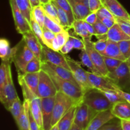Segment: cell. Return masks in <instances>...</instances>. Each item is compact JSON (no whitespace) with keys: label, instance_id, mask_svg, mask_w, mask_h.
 <instances>
[{"label":"cell","instance_id":"1","mask_svg":"<svg viewBox=\"0 0 130 130\" xmlns=\"http://www.w3.org/2000/svg\"><path fill=\"white\" fill-rule=\"evenodd\" d=\"M41 69L48 73L53 80L57 91L63 93L77 102H81L82 100L84 93L79 87L57 76L45 62H42Z\"/></svg>","mask_w":130,"mask_h":130},{"label":"cell","instance_id":"2","mask_svg":"<svg viewBox=\"0 0 130 130\" xmlns=\"http://www.w3.org/2000/svg\"><path fill=\"white\" fill-rule=\"evenodd\" d=\"M82 101L96 113L109 110L112 107L102 91L93 88L84 93Z\"/></svg>","mask_w":130,"mask_h":130},{"label":"cell","instance_id":"3","mask_svg":"<svg viewBox=\"0 0 130 130\" xmlns=\"http://www.w3.org/2000/svg\"><path fill=\"white\" fill-rule=\"evenodd\" d=\"M80 102H77L68 95L58 91L55 95L54 107L52 119V127L56 125L62 117L73 106Z\"/></svg>","mask_w":130,"mask_h":130},{"label":"cell","instance_id":"4","mask_svg":"<svg viewBox=\"0 0 130 130\" xmlns=\"http://www.w3.org/2000/svg\"><path fill=\"white\" fill-rule=\"evenodd\" d=\"M35 57L29 49L23 39L13 48L12 62L15 64L18 74L25 72L27 65Z\"/></svg>","mask_w":130,"mask_h":130},{"label":"cell","instance_id":"5","mask_svg":"<svg viewBox=\"0 0 130 130\" xmlns=\"http://www.w3.org/2000/svg\"><path fill=\"white\" fill-rule=\"evenodd\" d=\"M107 77L118 88L124 91H130V71L126 60L122 62L113 72L109 73Z\"/></svg>","mask_w":130,"mask_h":130},{"label":"cell","instance_id":"6","mask_svg":"<svg viewBox=\"0 0 130 130\" xmlns=\"http://www.w3.org/2000/svg\"><path fill=\"white\" fill-rule=\"evenodd\" d=\"M66 58L69 66L70 70L83 93H85L86 91L92 89L89 82L88 71H85L81 67L79 62H76L67 55H66Z\"/></svg>","mask_w":130,"mask_h":130},{"label":"cell","instance_id":"7","mask_svg":"<svg viewBox=\"0 0 130 130\" xmlns=\"http://www.w3.org/2000/svg\"><path fill=\"white\" fill-rule=\"evenodd\" d=\"M19 96L17 93L16 89L14 86L11 74V63L8 64V77L7 81L5 87L0 91V100L5 109L10 110L13 103L18 99Z\"/></svg>","mask_w":130,"mask_h":130},{"label":"cell","instance_id":"8","mask_svg":"<svg viewBox=\"0 0 130 130\" xmlns=\"http://www.w3.org/2000/svg\"><path fill=\"white\" fill-rule=\"evenodd\" d=\"M83 39L85 43V50L88 53L94 66L102 75L107 77L109 72L105 66L104 56L95 49L93 42L91 41V38H85Z\"/></svg>","mask_w":130,"mask_h":130},{"label":"cell","instance_id":"9","mask_svg":"<svg viewBox=\"0 0 130 130\" xmlns=\"http://www.w3.org/2000/svg\"><path fill=\"white\" fill-rule=\"evenodd\" d=\"M57 91V88L48 73L43 69L41 70L38 89V97L41 99L55 96Z\"/></svg>","mask_w":130,"mask_h":130},{"label":"cell","instance_id":"10","mask_svg":"<svg viewBox=\"0 0 130 130\" xmlns=\"http://www.w3.org/2000/svg\"><path fill=\"white\" fill-rule=\"evenodd\" d=\"M41 60L42 62H47L60 66L71 71L66 60V55L63 54L60 52H57L45 45L43 46L41 55Z\"/></svg>","mask_w":130,"mask_h":130},{"label":"cell","instance_id":"11","mask_svg":"<svg viewBox=\"0 0 130 130\" xmlns=\"http://www.w3.org/2000/svg\"><path fill=\"white\" fill-rule=\"evenodd\" d=\"M96 114L97 113L91 110L88 105L81 100L76 107L74 123L83 130H85Z\"/></svg>","mask_w":130,"mask_h":130},{"label":"cell","instance_id":"12","mask_svg":"<svg viewBox=\"0 0 130 130\" xmlns=\"http://www.w3.org/2000/svg\"><path fill=\"white\" fill-rule=\"evenodd\" d=\"M9 2L12 12L15 29L17 32L23 35L25 33L31 31L30 22L20 11L15 0H9Z\"/></svg>","mask_w":130,"mask_h":130},{"label":"cell","instance_id":"13","mask_svg":"<svg viewBox=\"0 0 130 130\" xmlns=\"http://www.w3.org/2000/svg\"><path fill=\"white\" fill-rule=\"evenodd\" d=\"M90 85L91 88L96 89L100 91L107 90H118V88L106 76L96 74L88 71Z\"/></svg>","mask_w":130,"mask_h":130},{"label":"cell","instance_id":"14","mask_svg":"<svg viewBox=\"0 0 130 130\" xmlns=\"http://www.w3.org/2000/svg\"><path fill=\"white\" fill-rule=\"evenodd\" d=\"M55 100V96L41 99L43 130H50L52 128L51 123H52Z\"/></svg>","mask_w":130,"mask_h":130},{"label":"cell","instance_id":"15","mask_svg":"<svg viewBox=\"0 0 130 130\" xmlns=\"http://www.w3.org/2000/svg\"><path fill=\"white\" fill-rule=\"evenodd\" d=\"M115 118L110 109L98 112L91 119L85 130H99L104 124Z\"/></svg>","mask_w":130,"mask_h":130},{"label":"cell","instance_id":"16","mask_svg":"<svg viewBox=\"0 0 130 130\" xmlns=\"http://www.w3.org/2000/svg\"><path fill=\"white\" fill-rule=\"evenodd\" d=\"M103 6L106 7L116 18L130 20V15L118 0H101Z\"/></svg>","mask_w":130,"mask_h":130},{"label":"cell","instance_id":"17","mask_svg":"<svg viewBox=\"0 0 130 130\" xmlns=\"http://www.w3.org/2000/svg\"><path fill=\"white\" fill-rule=\"evenodd\" d=\"M22 39H24L26 45L32 52L34 56L41 60L43 45L40 43L39 39L36 38V36L33 34L32 30L23 34Z\"/></svg>","mask_w":130,"mask_h":130},{"label":"cell","instance_id":"18","mask_svg":"<svg viewBox=\"0 0 130 130\" xmlns=\"http://www.w3.org/2000/svg\"><path fill=\"white\" fill-rule=\"evenodd\" d=\"M110 110L116 118L130 120V104L126 100L113 104Z\"/></svg>","mask_w":130,"mask_h":130},{"label":"cell","instance_id":"19","mask_svg":"<svg viewBox=\"0 0 130 130\" xmlns=\"http://www.w3.org/2000/svg\"><path fill=\"white\" fill-rule=\"evenodd\" d=\"M72 7L75 20H84L91 13L89 8L79 0H69Z\"/></svg>","mask_w":130,"mask_h":130},{"label":"cell","instance_id":"20","mask_svg":"<svg viewBox=\"0 0 130 130\" xmlns=\"http://www.w3.org/2000/svg\"><path fill=\"white\" fill-rule=\"evenodd\" d=\"M29 111H30V102L27 100H24L22 114L18 120L15 122L17 124L19 130H30Z\"/></svg>","mask_w":130,"mask_h":130},{"label":"cell","instance_id":"21","mask_svg":"<svg viewBox=\"0 0 130 130\" xmlns=\"http://www.w3.org/2000/svg\"><path fill=\"white\" fill-rule=\"evenodd\" d=\"M30 112L41 129L43 130L41 98L36 96L31 101H30Z\"/></svg>","mask_w":130,"mask_h":130},{"label":"cell","instance_id":"22","mask_svg":"<svg viewBox=\"0 0 130 130\" xmlns=\"http://www.w3.org/2000/svg\"><path fill=\"white\" fill-rule=\"evenodd\" d=\"M107 36L108 40L116 43L130 39V36L122 30L121 28L117 23H116L111 28L109 29Z\"/></svg>","mask_w":130,"mask_h":130},{"label":"cell","instance_id":"23","mask_svg":"<svg viewBox=\"0 0 130 130\" xmlns=\"http://www.w3.org/2000/svg\"><path fill=\"white\" fill-rule=\"evenodd\" d=\"M103 56L110 57V58H116L122 61H126V59L121 52L118 43L116 42L108 41L107 46L105 49V52L102 53Z\"/></svg>","mask_w":130,"mask_h":130},{"label":"cell","instance_id":"24","mask_svg":"<svg viewBox=\"0 0 130 130\" xmlns=\"http://www.w3.org/2000/svg\"><path fill=\"white\" fill-rule=\"evenodd\" d=\"M77 105L72 107L57 123L59 130H69L71 129L74 123L75 113Z\"/></svg>","mask_w":130,"mask_h":130},{"label":"cell","instance_id":"25","mask_svg":"<svg viewBox=\"0 0 130 130\" xmlns=\"http://www.w3.org/2000/svg\"><path fill=\"white\" fill-rule=\"evenodd\" d=\"M22 76L27 86L30 90L38 96V89L39 81V72H33V73L18 74Z\"/></svg>","mask_w":130,"mask_h":130},{"label":"cell","instance_id":"26","mask_svg":"<svg viewBox=\"0 0 130 130\" xmlns=\"http://www.w3.org/2000/svg\"><path fill=\"white\" fill-rule=\"evenodd\" d=\"M0 57L1 61L12 63L13 48L10 47V42L5 38L0 39Z\"/></svg>","mask_w":130,"mask_h":130},{"label":"cell","instance_id":"27","mask_svg":"<svg viewBox=\"0 0 130 130\" xmlns=\"http://www.w3.org/2000/svg\"><path fill=\"white\" fill-rule=\"evenodd\" d=\"M45 63H46L48 65V66L52 69V71H53L57 76H59L61 78L63 79L67 80V81L72 83H74V85H76V86L79 87L78 84H77V83L76 82V81L75 80L74 77L73 76V74H72V72H71V71L66 69L63 68V67H60V66H56V65L47 63V62H45Z\"/></svg>","mask_w":130,"mask_h":130},{"label":"cell","instance_id":"28","mask_svg":"<svg viewBox=\"0 0 130 130\" xmlns=\"http://www.w3.org/2000/svg\"><path fill=\"white\" fill-rule=\"evenodd\" d=\"M71 27L74 29L75 34L81 37L82 39L91 38L92 37V36L88 31L84 23V20H75L74 22L72 23Z\"/></svg>","mask_w":130,"mask_h":130},{"label":"cell","instance_id":"29","mask_svg":"<svg viewBox=\"0 0 130 130\" xmlns=\"http://www.w3.org/2000/svg\"><path fill=\"white\" fill-rule=\"evenodd\" d=\"M69 32L67 30H64V31L58 33V34H56V36L53 42V44H52V49L54 50L57 52H60L61 48L69 40Z\"/></svg>","mask_w":130,"mask_h":130},{"label":"cell","instance_id":"30","mask_svg":"<svg viewBox=\"0 0 130 130\" xmlns=\"http://www.w3.org/2000/svg\"><path fill=\"white\" fill-rule=\"evenodd\" d=\"M46 14L41 5L34 6L32 9L31 17L33 18L42 28H44Z\"/></svg>","mask_w":130,"mask_h":130},{"label":"cell","instance_id":"31","mask_svg":"<svg viewBox=\"0 0 130 130\" xmlns=\"http://www.w3.org/2000/svg\"><path fill=\"white\" fill-rule=\"evenodd\" d=\"M52 1L67 13L69 20V24L71 26L72 23L74 22L75 18L74 16L73 12H72V7H71L69 0H52Z\"/></svg>","mask_w":130,"mask_h":130},{"label":"cell","instance_id":"32","mask_svg":"<svg viewBox=\"0 0 130 130\" xmlns=\"http://www.w3.org/2000/svg\"><path fill=\"white\" fill-rule=\"evenodd\" d=\"M96 33V38L98 39H108L107 34L109 31V28L98 18V20L93 25Z\"/></svg>","mask_w":130,"mask_h":130},{"label":"cell","instance_id":"33","mask_svg":"<svg viewBox=\"0 0 130 130\" xmlns=\"http://www.w3.org/2000/svg\"><path fill=\"white\" fill-rule=\"evenodd\" d=\"M15 1L20 11L23 13L24 16L30 22L31 19L32 9L30 0H15Z\"/></svg>","mask_w":130,"mask_h":130},{"label":"cell","instance_id":"34","mask_svg":"<svg viewBox=\"0 0 130 130\" xmlns=\"http://www.w3.org/2000/svg\"><path fill=\"white\" fill-rule=\"evenodd\" d=\"M79 58L80 60H81V63L85 66H86V67H88L89 69L91 70V72H93V73L96 74L102 75L100 73V72L96 69L95 66H94L88 53H87V52L85 50H81V53L79 55Z\"/></svg>","mask_w":130,"mask_h":130},{"label":"cell","instance_id":"35","mask_svg":"<svg viewBox=\"0 0 130 130\" xmlns=\"http://www.w3.org/2000/svg\"><path fill=\"white\" fill-rule=\"evenodd\" d=\"M41 5L43 6V9H44L46 15L48 17L52 19V20H55L57 23L60 24L59 19H58V10H57V6L52 2V1L48 3Z\"/></svg>","mask_w":130,"mask_h":130},{"label":"cell","instance_id":"36","mask_svg":"<svg viewBox=\"0 0 130 130\" xmlns=\"http://www.w3.org/2000/svg\"><path fill=\"white\" fill-rule=\"evenodd\" d=\"M44 27L46 28L47 29L50 30V31L54 32L55 34H58V33L61 32L66 30L60 24L57 23L55 20H52L50 17H48L46 15L45 16V20H44Z\"/></svg>","mask_w":130,"mask_h":130},{"label":"cell","instance_id":"37","mask_svg":"<svg viewBox=\"0 0 130 130\" xmlns=\"http://www.w3.org/2000/svg\"><path fill=\"white\" fill-rule=\"evenodd\" d=\"M18 82L21 87L22 90L23 96H24V100H27L29 102L31 101L36 96H38L29 89V88L27 86L23 79L22 76L20 74H18Z\"/></svg>","mask_w":130,"mask_h":130},{"label":"cell","instance_id":"38","mask_svg":"<svg viewBox=\"0 0 130 130\" xmlns=\"http://www.w3.org/2000/svg\"><path fill=\"white\" fill-rule=\"evenodd\" d=\"M42 62L40 59L34 57L27 65L24 73L39 72L41 70Z\"/></svg>","mask_w":130,"mask_h":130},{"label":"cell","instance_id":"39","mask_svg":"<svg viewBox=\"0 0 130 130\" xmlns=\"http://www.w3.org/2000/svg\"><path fill=\"white\" fill-rule=\"evenodd\" d=\"M103 93L104 95L106 96L107 99L109 100L112 104H114L119 102L124 101V100L121 95L119 93L118 90H104V91H100Z\"/></svg>","mask_w":130,"mask_h":130},{"label":"cell","instance_id":"40","mask_svg":"<svg viewBox=\"0 0 130 130\" xmlns=\"http://www.w3.org/2000/svg\"><path fill=\"white\" fill-rule=\"evenodd\" d=\"M30 25L33 34L39 39L42 45L44 46V41H43V28H42L40 25L32 17L30 21Z\"/></svg>","mask_w":130,"mask_h":130},{"label":"cell","instance_id":"41","mask_svg":"<svg viewBox=\"0 0 130 130\" xmlns=\"http://www.w3.org/2000/svg\"><path fill=\"white\" fill-rule=\"evenodd\" d=\"M53 2V1H52ZM57 6V10H58V19H59L60 24L66 29V30H68L71 29V26L69 24V20L68 15H67V13L64 11L62 8L54 3Z\"/></svg>","mask_w":130,"mask_h":130},{"label":"cell","instance_id":"42","mask_svg":"<svg viewBox=\"0 0 130 130\" xmlns=\"http://www.w3.org/2000/svg\"><path fill=\"white\" fill-rule=\"evenodd\" d=\"M23 110V104H22L20 99L18 98L11 105L9 112H10L11 114L12 115L14 120L16 122L19 118L20 116L21 115L22 112Z\"/></svg>","mask_w":130,"mask_h":130},{"label":"cell","instance_id":"43","mask_svg":"<svg viewBox=\"0 0 130 130\" xmlns=\"http://www.w3.org/2000/svg\"><path fill=\"white\" fill-rule=\"evenodd\" d=\"M104 60L105 66H106L109 73L114 72L116 69L119 67L122 62H124V61L116 59V58H110V57H105V56H104Z\"/></svg>","mask_w":130,"mask_h":130},{"label":"cell","instance_id":"44","mask_svg":"<svg viewBox=\"0 0 130 130\" xmlns=\"http://www.w3.org/2000/svg\"><path fill=\"white\" fill-rule=\"evenodd\" d=\"M10 63L1 61L0 67V91L5 87L8 77V64Z\"/></svg>","mask_w":130,"mask_h":130},{"label":"cell","instance_id":"45","mask_svg":"<svg viewBox=\"0 0 130 130\" xmlns=\"http://www.w3.org/2000/svg\"><path fill=\"white\" fill-rule=\"evenodd\" d=\"M56 34L50 31L46 28H43V41L44 45L52 48L53 42L54 41Z\"/></svg>","mask_w":130,"mask_h":130},{"label":"cell","instance_id":"46","mask_svg":"<svg viewBox=\"0 0 130 130\" xmlns=\"http://www.w3.org/2000/svg\"><path fill=\"white\" fill-rule=\"evenodd\" d=\"M69 39L73 44L74 48V49L79 50H85V43H84L83 39H81L79 38H77V37H76V36L70 34Z\"/></svg>","mask_w":130,"mask_h":130},{"label":"cell","instance_id":"47","mask_svg":"<svg viewBox=\"0 0 130 130\" xmlns=\"http://www.w3.org/2000/svg\"><path fill=\"white\" fill-rule=\"evenodd\" d=\"M118 44L121 52L127 60L130 56V39L119 42Z\"/></svg>","mask_w":130,"mask_h":130},{"label":"cell","instance_id":"48","mask_svg":"<svg viewBox=\"0 0 130 130\" xmlns=\"http://www.w3.org/2000/svg\"><path fill=\"white\" fill-rule=\"evenodd\" d=\"M116 22L120 26L122 30L130 36V20H124V19L116 18Z\"/></svg>","mask_w":130,"mask_h":130},{"label":"cell","instance_id":"49","mask_svg":"<svg viewBox=\"0 0 130 130\" xmlns=\"http://www.w3.org/2000/svg\"><path fill=\"white\" fill-rule=\"evenodd\" d=\"M111 121L112 120L109 121V123L104 124L99 130H123L120 120L118 122H112V123Z\"/></svg>","mask_w":130,"mask_h":130},{"label":"cell","instance_id":"50","mask_svg":"<svg viewBox=\"0 0 130 130\" xmlns=\"http://www.w3.org/2000/svg\"><path fill=\"white\" fill-rule=\"evenodd\" d=\"M108 41V39H99L97 41L93 42L94 47L99 53L102 54L107 46Z\"/></svg>","mask_w":130,"mask_h":130},{"label":"cell","instance_id":"51","mask_svg":"<svg viewBox=\"0 0 130 130\" xmlns=\"http://www.w3.org/2000/svg\"><path fill=\"white\" fill-rule=\"evenodd\" d=\"M96 13L99 19H102V18L115 19V17H114V15L112 14V13L104 6H102Z\"/></svg>","mask_w":130,"mask_h":130},{"label":"cell","instance_id":"52","mask_svg":"<svg viewBox=\"0 0 130 130\" xmlns=\"http://www.w3.org/2000/svg\"><path fill=\"white\" fill-rule=\"evenodd\" d=\"M102 6L101 0H89V9L91 12H96Z\"/></svg>","mask_w":130,"mask_h":130},{"label":"cell","instance_id":"53","mask_svg":"<svg viewBox=\"0 0 130 130\" xmlns=\"http://www.w3.org/2000/svg\"><path fill=\"white\" fill-rule=\"evenodd\" d=\"M73 49H74L73 44H72V42L69 39V40L67 41V43H66V44L63 45V46L61 48L60 52L62 53H63V54L67 55V53H69L70 52H71Z\"/></svg>","mask_w":130,"mask_h":130},{"label":"cell","instance_id":"54","mask_svg":"<svg viewBox=\"0 0 130 130\" xmlns=\"http://www.w3.org/2000/svg\"><path fill=\"white\" fill-rule=\"evenodd\" d=\"M98 20V17L96 12H91L85 19V21L93 25Z\"/></svg>","mask_w":130,"mask_h":130},{"label":"cell","instance_id":"55","mask_svg":"<svg viewBox=\"0 0 130 130\" xmlns=\"http://www.w3.org/2000/svg\"><path fill=\"white\" fill-rule=\"evenodd\" d=\"M109 29L111 28L116 24V19H110V18H102L99 19Z\"/></svg>","mask_w":130,"mask_h":130},{"label":"cell","instance_id":"56","mask_svg":"<svg viewBox=\"0 0 130 130\" xmlns=\"http://www.w3.org/2000/svg\"><path fill=\"white\" fill-rule=\"evenodd\" d=\"M118 91L119 92V93L122 96V97L126 100V101L128 102V103L130 104V93L128 92H126V91H123L121 90H119V89H118Z\"/></svg>","mask_w":130,"mask_h":130},{"label":"cell","instance_id":"57","mask_svg":"<svg viewBox=\"0 0 130 130\" xmlns=\"http://www.w3.org/2000/svg\"><path fill=\"white\" fill-rule=\"evenodd\" d=\"M84 23H85V25L86 26V29H87L88 31L90 32V34H91V36H95L96 35V33H95V29H94V27L93 25H91V24H90L89 23L86 22V21L84 20Z\"/></svg>","mask_w":130,"mask_h":130},{"label":"cell","instance_id":"58","mask_svg":"<svg viewBox=\"0 0 130 130\" xmlns=\"http://www.w3.org/2000/svg\"><path fill=\"white\" fill-rule=\"evenodd\" d=\"M120 121L123 130H130V120L122 119Z\"/></svg>","mask_w":130,"mask_h":130},{"label":"cell","instance_id":"59","mask_svg":"<svg viewBox=\"0 0 130 130\" xmlns=\"http://www.w3.org/2000/svg\"><path fill=\"white\" fill-rule=\"evenodd\" d=\"M30 4H31L32 8L41 5V3L39 0H30Z\"/></svg>","mask_w":130,"mask_h":130},{"label":"cell","instance_id":"60","mask_svg":"<svg viewBox=\"0 0 130 130\" xmlns=\"http://www.w3.org/2000/svg\"><path fill=\"white\" fill-rule=\"evenodd\" d=\"M69 130H83V129H81V128H80L78 126L76 125L75 123H74L73 125L72 126V127H71V129Z\"/></svg>","mask_w":130,"mask_h":130},{"label":"cell","instance_id":"61","mask_svg":"<svg viewBox=\"0 0 130 130\" xmlns=\"http://www.w3.org/2000/svg\"><path fill=\"white\" fill-rule=\"evenodd\" d=\"M41 3V5H44V4H46L50 2L52 0H39Z\"/></svg>","mask_w":130,"mask_h":130},{"label":"cell","instance_id":"62","mask_svg":"<svg viewBox=\"0 0 130 130\" xmlns=\"http://www.w3.org/2000/svg\"><path fill=\"white\" fill-rule=\"evenodd\" d=\"M50 130H59L58 129V125H57V124H56V125L53 126L52 127V128H51Z\"/></svg>","mask_w":130,"mask_h":130},{"label":"cell","instance_id":"63","mask_svg":"<svg viewBox=\"0 0 130 130\" xmlns=\"http://www.w3.org/2000/svg\"><path fill=\"white\" fill-rule=\"evenodd\" d=\"M126 62H127V63H128V67H129V69L130 71V56L129 57V58L126 60Z\"/></svg>","mask_w":130,"mask_h":130}]
</instances>
